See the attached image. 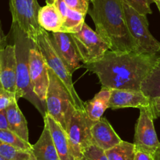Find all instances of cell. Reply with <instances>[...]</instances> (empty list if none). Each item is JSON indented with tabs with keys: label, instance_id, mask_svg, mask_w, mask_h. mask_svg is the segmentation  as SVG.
<instances>
[{
	"label": "cell",
	"instance_id": "cell-21",
	"mask_svg": "<svg viewBox=\"0 0 160 160\" xmlns=\"http://www.w3.org/2000/svg\"><path fill=\"white\" fill-rule=\"evenodd\" d=\"M141 90L149 99L160 96V52L155 65L141 83Z\"/></svg>",
	"mask_w": 160,
	"mask_h": 160
},
{
	"label": "cell",
	"instance_id": "cell-6",
	"mask_svg": "<svg viewBox=\"0 0 160 160\" xmlns=\"http://www.w3.org/2000/svg\"><path fill=\"white\" fill-rule=\"evenodd\" d=\"M123 10L127 27L136 44L137 53L157 54L160 52V42L151 34L147 15H143L124 3Z\"/></svg>",
	"mask_w": 160,
	"mask_h": 160
},
{
	"label": "cell",
	"instance_id": "cell-12",
	"mask_svg": "<svg viewBox=\"0 0 160 160\" xmlns=\"http://www.w3.org/2000/svg\"><path fill=\"white\" fill-rule=\"evenodd\" d=\"M50 36L57 53L62 58L72 73L82 67V59L70 34L52 32Z\"/></svg>",
	"mask_w": 160,
	"mask_h": 160
},
{
	"label": "cell",
	"instance_id": "cell-9",
	"mask_svg": "<svg viewBox=\"0 0 160 160\" xmlns=\"http://www.w3.org/2000/svg\"><path fill=\"white\" fill-rule=\"evenodd\" d=\"M40 8L37 0H10L12 24L19 27L33 42L42 29L38 22Z\"/></svg>",
	"mask_w": 160,
	"mask_h": 160
},
{
	"label": "cell",
	"instance_id": "cell-35",
	"mask_svg": "<svg viewBox=\"0 0 160 160\" xmlns=\"http://www.w3.org/2000/svg\"><path fill=\"white\" fill-rule=\"evenodd\" d=\"M154 3H155V5L157 6L158 9V11L160 13V0H154Z\"/></svg>",
	"mask_w": 160,
	"mask_h": 160
},
{
	"label": "cell",
	"instance_id": "cell-24",
	"mask_svg": "<svg viewBox=\"0 0 160 160\" xmlns=\"http://www.w3.org/2000/svg\"><path fill=\"white\" fill-rule=\"evenodd\" d=\"M0 155L7 160H35L32 151H23L0 141Z\"/></svg>",
	"mask_w": 160,
	"mask_h": 160
},
{
	"label": "cell",
	"instance_id": "cell-20",
	"mask_svg": "<svg viewBox=\"0 0 160 160\" xmlns=\"http://www.w3.org/2000/svg\"><path fill=\"white\" fill-rule=\"evenodd\" d=\"M111 90L101 87V90L90 101L84 102V108L87 117L96 122L102 117L104 112L109 108Z\"/></svg>",
	"mask_w": 160,
	"mask_h": 160
},
{
	"label": "cell",
	"instance_id": "cell-23",
	"mask_svg": "<svg viewBox=\"0 0 160 160\" xmlns=\"http://www.w3.org/2000/svg\"><path fill=\"white\" fill-rule=\"evenodd\" d=\"M86 15L70 8L68 9L61 32L73 34L79 32L85 23Z\"/></svg>",
	"mask_w": 160,
	"mask_h": 160
},
{
	"label": "cell",
	"instance_id": "cell-1",
	"mask_svg": "<svg viewBox=\"0 0 160 160\" xmlns=\"http://www.w3.org/2000/svg\"><path fill=\"white\" fill-rule=\"evenodd\" d=\"M158 58V53L108 50L98 61L82 66L98 77L104 88L141 90V83Z\"/></svg>",
	"mask_w": 160,
	"mask_h": 160
},
{
	"label": "cell",
	"instance_id": "cell-18",
	"mask_svg": "<svg viewBox=\"0 0 160 160\" xmlns=\"http://www.w3.org/2000/svg\"><path fill=\"white\" fill-rule=\"evenodd\" d=\"M38 22L47 32H61L64 19L54 4L47 0V5L38 10Z\"/></svg>",
	"mask_w": 160,
	"mask_h": 160
},
{
	"label": "cell",
	"instance_id": "cell-10",
	"mask_svg": "<svg viewBox=\"0 0 160 160\" xmlns=\"http://www.w3.org/2000/svg\"><path fill=\"white\" fill-rule=\"evenodd\" d=\"M133 144L138 150L153 155L160 146L154 127V118L149 106L140 108V115L135 128Z\"/></svg>",
	"mask_w": 160,
	"mask_h": 160
},
{
	"label": "cell",
	"instance_id": "cell-19",
	"mask_svg": "<svg viewBox=\"0 0 160 160\" xmlns=\"http://www.w3.org/2000/svg\"><path fill=\"white\" fill-rule=\"evenodd\" d=\"M5 112L9 130L16 133L24 141L29 142L27 121L22 112L18 107V101H13L7 108Z\"/></svg>",
	"mask_w": 160,
	"mask_h": 160
},
{
	"label": "cell",
	"instance_id": "cell-34",
	"mask_svg": "<svg viewBox=\"0 0 160 160\" xmlns=\"http://www.w3.org/2000/svg\"><path fill=\"white\" fill-rule=\"evenodd\" d=\"M154 160H160V146L156 149L155 153L153 154Z\"/></svg>",
	"mask_w": 160,
	"mask_h": 160
},
{
	"label": "cell",
	"instance_id": "cell-36",
	"mask_svg": "<svg viewBox=\"0 0 160 160\" xmlns=\"http://www.w3.org/2000/svg\"><path fill=\"white\" fill-rule=\"evenodd\" d=\"M0 160H7V159H5V158H4L3 157H2V156H1V155H0Z\"/></svg>",
	"mask_w": 160,
	"mask_h": 160
},
{
	"label": "cell",
	"instance_id": "cell-2",
	"mask_svg": "<svg viewBox=\"0 0 160 160\" xmlns=\"http://www.w3.org/2000/svg\"><path fill=\"white\" fill-rule=\"evenodd\" d=\"M88 13L96 32L105 40L110 50L136 52V44L129 32L122 0H92Z\"/></svg>",
	"mask_w": 160,
	"mask_h": 160
},
{
	"label": "cell",
	"instance_id": "cell-13",
	"mask_svg": "<svg viewBox=\"0 0 160 160\" xmlns=\"http://www.w3.org/2000/svg\"><path fill=\"white\" fill-rule=\"evenodd\" d=\"M16 81L17 61L13 44L0 50V82L6 90L16 93Z\"/></svg>",
	"mask_w": 160,
	"mask_h": 160
},
{
	"label": "cell",
	"instance_id": "cell-26",
	"mask_svg": "<svg viewBox=\"0 0 160 160\" xmlns=\"http://www.w3.org/2000/svg\"><path fill=\"white\" fill-rule=\"evenodd\" d=\"M124 3L127 4L130 7L143 15L151 14V5L154 3V0H122Z\"/></svg>",
	"mask_w": 160,
	"mask_h": 160
},
{
	"label": "cell",
	"instance_id": "cell-17",
	"mask_svg": "<svg viewBox=\"0 0 160 160\" xmlns=\"http://www.w3.org/2000/svg\"><path fill=\"white\" fill-rule=\"evenodd\" d=\"M32 152L35 160H60L46 119H44L42 134L38 141L32 145Z\"/></svg>",
	"mask_w": 160,
	"mask_h": 160
},
{
	"label": "cell",
	"instance_id": "cell-11",
	"mask_svg": "<svg viewBox=\"0 0 160 160\" xmlns=\"http://www.w3.org/2000/svg\"><path fill=\"white\" fill-rule=\"evenodd\" d=\"M28 64L33 91L46 108V98L50 83L49 68L42 53L34 43L29 50Z\"/></svg>",
	"mask_w": 160,
	"mask_h": 160
},
{
	"label": "cell",
	"instance_id": "cell-30",
	"mask_svg": "<svg viewBox=\"0 0 160 160\" xmlns=\"http://www.w3.org/2000/svg\"><path fill=\"white\" fill-rule=\"evenodd\" d=\"M150 107L154 119L160 118V96L150 99Z\"/></svg>",
	"mask_w": 160,
	"mask_h": 160
},
{
	"label": "cell",
	"instance_id": "cell-37",
	"mask_svg": "<svg viewBox=\"0 0 160 160\" xmlns=\"http://www.w3.org/2000/svg\"><path fill=\"white\" fill-rule=\"evenodd\" d=\"M91 1H92V0H90V2H91Z\"/></svg>",
	"mask_w": 160,
	"mask_h": 160
},
{
	"label": "cell",
	"instance_id": "cell-7",
	"mask_svg": "<svg viewBox=\"0 0 160 160\" xmlns=\"http://www.w3.org/2000/svg\"><path fill=\"white\" fill-rule=\"evenodd\" d=\"M93 122L87 117L85 110L75 108L66 129L72 155L75 160H82L83 152L93 144L90 129Z\"/></svg>",
	"mask_w": 160,
	"mask_h": 160
},
{
	"label": "cell",
	"instance_id": "cell-3",
	"mask_svg": "<svg viewBox=\"0 0 160 160\" xmlns=\"http://www.w3.org/2000/svg\"><path fill=\"white\" fill-rule=\"evenodd\" d=\"M11 33L17 61L16 99L18 101L20 98H24L28 101L44 117L47 110L34 93L29 73V50L33 42L19 27L14 24L11 26Z\"/></svg>",
	"mask_w": 160,
	"mask_h": 160
},
{
	"label": "cell",
	"instance_id": "cell-14",
	"mask_svg": "<svg viewBox=\"0 0 160 160\" xmlns=\"http://www.w3.org/2000/svg\"><path fill=\"white\" fill-rule=\"evenodd\" d=\"M150 105V99L141 90L112 89L109 108L112 110L125 108H141Z\"/></svg>",
	"mask_w": 160,
	"mask_h": 160
},
{
	"label": "cell",
	"instance_id": "cell-5",
	"mask_svg": "<svg viewBox=\"0 0 160 160\" xmlns=\"http://www.w3.org/2000/svg\"><path fill=\"white\" fill-rule=\"evenodd\" d=\"M49 77L50 83L46 98L47 114L51 116L66 131L68 122L76 108L64 84L50 68Z\"/></svg>",
	"mask_w": 160,
	"mask_h": 160
},
{
	"label": "cell",
	"instance_id": "cell-27",
	"mask_svg": "<svg viewBox=\"0 0 160 160\" xmlns=\"http://www.w3.org/2000/svg\"><path fill=\"white\" fill-rule=\"evenodd\" d=\"M82 160H108V158L104 150L92 144L84 151Z\"/></svg>",
	"mask_w": 160,
	"mask_h": 160
},
{
	"label": "cell",
	"instance_id": "cell-16",
	"mask_svg": "<svg viewBox=\"0 0 160 160\" xmlns=\"http://www.w3.org/2000/svg\"><path fill=\"white\" fill-rule=\"evenodd\" d=\"M43 118L47 120L60 160H75L71 152L68 138L65 130L48 114L46 113Z\"/></svg>",
	"mask_w": 160,
	"mask_h": 160
},
{
	"label": "cell",
	"instance_id": "cell-8",
	"mask_svg": "<svg viewBox=\"0 0 160 160\" xmlns=\"http://www.w3.org/2000/svg\"><path fill=\"white\" fill-rule=\"evenodd\" d=\"M70 35L82 59V64L97 62L104 57L106 52L110 50L105 40L87 23H84L79 32Z\"/></svg>",
	"mask_w": 160,
	"mask_h": 160
},
{
	"label": "cell",
	"instance_id": "cell-15",
	"mask_svg": "<svg viewBox=\"0 0 160 160\" xmlns=\"http://www.w3.org/2000/svg\"><path fill=\"white\" fill-rule=\"evenodd\" d=\"M90 132L93 144L104 151L112 148L122 141L104 117H101L99 120L93 122Z\"/></svg>",
	"mask_w": 160,
	"mask_h": 160
},
{
	"label": "cell",
	"instance_id": "cell-29",
	"mask_svg": "<svg viewBox=\"0 0 160 160\" xmlns=\"http://www.w3.org/2000/svg\"><path fill=\"white\" fill-rule=\"evenodd\" d=\"M64 1L68 7L71 10H76L84 14L88 13L90 0H64Z\"/></svg>",
	"mask_w": 160,
	"mask_h": 160
},
{
	"label": "cell",
	"instance_id": "cell-33",
	"mask_svg": "<svg viewBox=\"0 0 160 160\" xmlns=\"http://www.w3.org/2000/svg\"><path fill=\"white\" fill-rule=\"evenodd\" d=\"M7 46V37L3 34L2 27H1V22H0V50L5 48Z\"/></svg>",
	"mask_w": 160,
	"mask_h": 160
},
{
	"label": "cell",
	"instance_id": "cell-31",
	"mask_svg": "<svg viewBox=\"0 0 160 160\" xmlns=\"http://www.w3.org/2000/svg\"><path fill=\"white\" fill-rule=\"evenodd\" d=\"M133 160H154V157L153 155L148 152L136 149Z\"/></svg>",
	"mask_w": 160,
	"mask_h": 160
},
{
	"label": "cell",
	"instance_id": "cell-4",
	"mask_svg": "<svg viewBox=\"0 0 160 160\" xmlns=\"http://www.w3.org/2000/svg\"><path fill=\"white\" fill-rule=\"evenodd\" d=\"M35 47L42 53L47 66L53 72L64 84V87L70 94L73 104L77 109L85 110L84 102L77 93L72 81V73L63 61L60 55L57 53L50 39L49 32L42 29L33 42Z\"/></svg>",
	"mask_w": 160,
	"mask_h": 160
},
{
	"label": "cell",
	"instance_id": "cell-28",
	"mask_svg": "<svg viewBox=\"0 0 160 160\" xmlns=\"http://www.w3.org/2000/svg\"><path fill=\"white\" fill-rule=\"evenodd\" d=\"M14 101H17L15 93L6 90L0 82V112H5L7 108Z\"/></svg>",
	"mask_w": 160,
	"mask_h": 160
},
{
	"label": "cell",
	"instance_id": "cell-32",
	"mask_svg": "<svg viewBox=\"0 0 160 160\" xmlns=\"http://www.w3.org/2000/svg\"><path fill=\"white\" fill-rule=\"evenodd\" d=\"M0 129H8L9 130L5 112H0Z\"/></svg>",
	"mask_w": 160,
	"mask_h": 160
},
{
	"label": "cell",
	"instance_id": "cell-22",
	"mask_svg": "<svg viewBox=\"0 0 160 160\" xmlns=\"http://www.w3.org/2000/svg\"><path fill=\"white\" fill-rule=\"evenodd\" d=\"M135 145L133 143L122 141L105 152L108 160H133L135 155Z\"/></svg>",
	"mask_w": 160,
	"mask_h": 160
},
{
	"label": "cell",
	"instance_id": "cell-25",
	"mask_svg": "<svg viewBox=\"0 0 160 160\" xmlns=\"http://www.w3.org/2000/svg\"><path fill=\"white\" fill-rule=\"evenodd\" d=\"M0 141L23 151H32L30 142L24 141L15 133L8 129H0Z\"/></svg>",
	"mask_w": 160,
	"mask_h": 160
}]
</instances>
